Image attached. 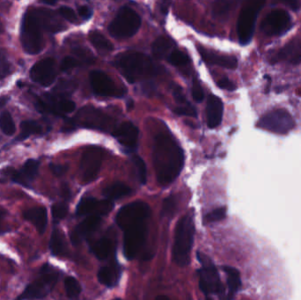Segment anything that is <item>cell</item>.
Segmentation results:
<instances>
[{"instance_id": "obj_43", "label": "cell", "mask_w": 301, "mask_h": 300, "mask_svg": "<svg viewBox=\"0 0 301 300\" xmlns=\"http://www.w3.org/2000/svg\"><path fill=\"white\" fill-rule=\"evenodd\" d=\"M57 107H58V111H59L61 117H62V116H64V114L72 112L75 110L76 105L71 99L62 98V99H59Z\"/></svg>"}, {"instance_id": "obj_15", "label": "cell", "mask_w": 301, "mask_h": 300, "mask_svg": "<svg viewBox=\"0 0 301 300\" xmlns=\"http://www.w3.org/2000/svg\"><path fill=\"white\" fill-rule=\"evenodd\" d=\"M90 83L93 92L103 97H121L124 94L122 89L118 88L110 76L102 71H93L90 74Z\"/></svg>"}, {"instance_id": "obj_54", "label": "cell", "mask_w": 301, "mask_h": 300, "mask_svg": "<svg viewBox=\"0 0 301 300\" xmlns=\"http://www.w3.org/2000/svg\"><path fill=\"white\" fill-rule=\"evenodd\" d=\"M8 98H7V97H3V98H1V99H0V107L4 106L5 104L8 103Z\"/></svg>"}, {"instance_id": "obj_8", "label": "cell", "mask_w": 301, "mask_h": 300, "mask_svg": "<svg viewBox=\"0 0 301 300\" xmlns=\"http://www.w3.org/2000/svg\"><path fill=\"white\" fill-rule=\"evenodd\" d=\"M58 279V272L50 265L45 264L36 281L30 283L16 300L39 299L46 296L53 289Z\"/></svg>"}, {"instance_id": "obj_51", "label": "cell", "mask_w": 301, "mask_h": 300, "mask_svg": "<svg viewBox=\"0 0 301 300\" xmlns=\"http://www.w3.org/2000/svg\"><path fill=\"white\" fill-rule=\"evenodd\" d=\"M78 15L83 20L86 21L92 17V10L89 7H86V6L80 7V8H78Z\"/></svg>"}, {"instance_id": "obj_25", "label": "cell", "mask_w": 301, "mask_h": 300, "mask_svg": "<svg viewBox=\"0 0 301 300\" xmlns=\"http://www.w3.org/2000/svg\"><path fill=\"white\" fill-rule=\"evenodd\" d=\"M24 219L36 226L40 234H43L48 223V213L44 207H36L27 210L23 213Z\"/></svg>"}, {"instance_id": "obj_37", "label": "cell", "mask_w": 301, "mask_h": 300, "mask_svg": "<svg viewBox=\"0 0 301 300\" xmlns=\"http://www.w3.org/2000/svg\"><path fill=\"white\" fill-rule=\"evenodd\" d=\"M13 71V67L5 50H0V79L7 78Z\"/></svg>"}, {"instance_id": "obj_20", "label": "cell", "mask_w": 301, "mask_h": 300, "mask_svg": "<svg viewBox=\"0 0 301 300\" xmlns=\"http://www.w3.org/2000/svg\"><path fill=\"white\" fill-rule=\"evenodd\" d=\"M101 223L102 219L99 216H88L85 220L76 226L71 233V240L72 244L78 245L81 243L82 240L99 228Z\"/></svg>"}, {"instance_id": "obj_39", "label": "cell", "mask_w": 301, "mask_h": 300, "mask_svg": "<svg viewBox=\"0 0 301 300\" xmlns=\"http://www.w3.org/2000/svg\"><path fill=\"white\" fill-rule=\"evenodd\" d=\"M176 198L174 195H170L166 198L162 205V212L161 214L165 217H171L174 214L176 210Z\"/></svg>"}, {"instance_id": "obj_5", "label": "cell", "mask_w": 301, "mask_h": 300, "mask_svg": "<svg viewBox=\"0 0 301 300\" xmlns=\"http://www.w3.org/2000/svg\"><path fill=\"white\" fill-rule=\"evenodd\" d=\"M197 259L202 264L198 269L199 287L206 294H218L220 298L226 297L225 288L220 281L219 272L215 265L207 255L197 253Z\"/></svg>"}, {"instance_id": "obj_23", "label": "cell", "mask_w": 301, "mask_h": 300, "mask_svg": "<svg viewBox=\"0 0 301 300\" xmlns=\"http://www.w3.org/2000/svg\"><path fill=\"white\" fill-rule=\"evenodd\" d=\"M199 53L202 56L203 60L211 64H216L221 67L227 68L230 70L236 69L238 66V60L234 56L221 55L213 51L199 48Z\"/></svg>"}, {"instance_id": "obj_9", "label": "cell", "mask_w": 301, "mask_h": 300, "mask_svg": "<svg viewBox=\"0 0 301 300\" xmlns=\"http://www.w3.org/2000/svg\"><path fill=\"white\" fill-rule=\"evenodd\" d=\"M151 215V209L144 202H133L121 208L117 213L116 222L121 230H126L147 224Z\"/></svg>"}, {"instance_id": "obj_47", "label": "cell", "mask_w": 301, "mask_h": 300, "mask_svg": "<svg viewBox=\"0 0 301 300\" xmlns=\"http://www.w3.org/2000/svg\"><path fill=\"white\" fill-rule=\"evenodd\" d=\"M191 95L196 103H201L205 98V93L198 82L195 80L192 84Z\"/></svg>"}, {"instance_id": "obj_27", "label": "cell", "mask_w": 301, "mask_h": 300, "mask_svg": "<svg viewBox=\"0 0 301 300\" xmlns=\"http://www.w3.org/2000/svg\"><path fill=\"white\" fill-rule=\"evenodd\" d=\"M174 43L167 36H160L153 44V54L157 59H163L169 56L171 50L174 49Z\"/></svg>"}, {"instance_id": "obj_29", "label": "cell", "mask_w": 301, "mask_h": 300, "mask_svg": "<svg viewBox=\"0 0 301 300\" xmlns=\"http://www.w3.org/2000/svg\"><path fill=\"white\" fill-rule=\"evenodd\" d=\"M89 40L92 46L95 48L97 51L101 54L110 53L113 51L114 45L103 36L102 33L98 31H92L89 35Z\"/></svg>"}, {"instance_id": "obj_30", "label": "cell", "mask_w": 301, "mask_h": 300, "mask_svg": "<svg viewBox=\"0 0 301 300\" xmlns=\"http://www.w3.org/2000/svg\"><path fill=\"white\" fill-rule=\"evenodd\" d=\"M50 248L54 255L61 256L66 253V241L60 230L54 229L50 241Z\"/></svg>"}, {"instance_id": "obj_22", "label": "cell", "mask_w": 301, "mask_h": 300, "mask_svg": "<svg viewBox=\"0 0 301 300\" xmlns=\"http://www.w3.org/2000/svg\"><path fill=\"white\" fill-rule=\"evenodd\" d=\"M224 106L222 101L215 95H211L207 102L206 117L207 124L211 129L217 128L222 122Z\"/></svg>"}, {"instance_id": "obj_1", "label": "cell", "mask_w": 301, "mask_h": 300, "mask_svg": "<svg viewBox=\"0 0 301 300\" xmlns=\"http://www.w3.org/2000/svg\"><path fill=\"white\" fill-rule=\"evenodd\" d=\"M153 164L157 180L162 186L172 183L181 173L184 165V154L171 135H157L153 145Z\"/></svg>"}, {"instance_id": "obj_58", "label": "cell", "mask_w": 301, "mask_h": 300, "mask_svg": "<svg viewBox=\"0 0 301 300\" xmlns=\"http://www.w3.org/2000/svg\"><path fill=\"white\" fill-rule=\"evenodd\" d=\"M206 300H212V298H211V297H206Z\"/></svg>"}, {"instance_id": "obj_17", "label": "cell", "mask_w": 301, "mask_h": 300, "mask_svg": "<svg viewBox=\"0 0 301 300\" xmlns=\"http://www.w3.org/2000/svg\"><path fill=\"white\" fill-rule=\"evenodd\" d=\"M114 208L113 202L110 200L99 201L95 198H83L77 206V215L104 216L110 213Z\"/></svg>"}, {"instance_id": "obj_57", "label": "cell", "mask_w": 301, "mask_h": 300, "mask_svg": "<svg viewBox=\"0 0 301 300\" xmlns=\"http://www.w3.org/2000/svg\"><path fill=\"white\" fill-rule=\"evenodd\" d=\"M3 31V25H2V23L0 22V33Z\"/></svg>"}, {"instance_id": "obj_34", "label": "cell", "mask_w": 301, "mask_h": 300, "mask_svg": "<svg viewBox=\"0 0 301 300\" xmlns=\"http://www.w3.org/2000/svg\"><path fill=\"white\" fill-rule=\"evenodd\" d=\"M0 129L4 134L8 136H12L15 133L16 128L15 122L13 120L11 114L8 111H4L0 115Z\"/></svg>"}, {"instance_id": "obj_10", "label": "cell", "mask_w": 301, "mask_h": 300, "mask_svg": "<svg viewBox=\"0 0 301 300\" xmlns=\"http://www.w3.org/2000/svg\"><path fill=\"white\" fill-rule=\"evenodd\" d=\"M257 127L276 134L284 135L293 130L295 122L287 110L277 109L262 116Z\"/></svg>"}, {"instance_id": "obj_41", "label": "cell", "mask_w": 301, "mask_h": 300, "mask_svg": "<svg viewBox=\"0 0 301 300\" xmlns=\"http://www.w3.org/2000/svg\"><path fill=\"white\" fill-rule=\"evenodd\" d=\"M52 217L56 221L64 219L68 213V205L64 203H57L51 208Z\"/></svg>"}, {"instance_id": "obj_60", "label": "cell", "mask_w": 301, "mask_h": 300, "mask_svg": "<svg viewBox=\"0 0 301 300\" xmlns=\"http://www.w3.org/2000/svg\"><path fill=\"white\" fill-rule=\"evenodd\" d=\"M113 300H121V299H119V298H117V299H113Z\"/></svg>"}, {"instance_id": "obj_26", "label": "cell", "mask_w": 301, "mask_h": 300, "mask_svg": "<svg viewBox=\"0 0 301 300\" xmlns=\"http://www.w3.org/2000/svg\"><path fill=\"white\" fill-rule=\"evenodd\" d=\"M223 269L227 275V286H228V292L226 296V298L227 300H232L239 289L241 288V274L238 269L229 266H225L223 267Z\"/></svg>"}, {"instance_id": "obj_59", "label": "cell", "mask_w": 301, "mask_h": 300, "mask_svg": "<svg viewBox=\"0 0 301 300\" xmlns=\"http://www.w3.org/2000/svg\"><path fill=\"white\" fill-rule=\"evenodd\" d=\"M1 217H2V214H1V213H0V219H1Z\"/></svg>"}, {"instance_id": "obj_3", "label": "cell", "mask_w": 301, "mask_h": 300, "mask_svg": "<svg viewBox=\"0 0 301 300\" xmlns=\"http://www.w3.org/2000/svg\"><path fill=\"white\" fill-rule=\"evenodd\" d=\"M195 235V222L191 214L183 216L177 223L174 234L173 258L176 264L184 267L189 263V256Z\"/></svg>"}, {"instance_id": "obj_44", "label": "cell", "mask_w": 301, "mask_h": 300, "mask_svg": "<svg viewBox=\"0 0 301 300\" xmlns=\"http://www.w3.org/2000/svg\"><path fill=\"white\" fill-rule=\"evenodd\" d=\"M174 113L177 114L179 116H185V117H196V110L189 103L182 105V106H178L174 110Z\"/></svg>"}, {"instance_id": "obj_45", "label": "cell", "mask_w": 301, "mask_h": 300, "mask_svg": "<svg viewBox=\"0 0 301 300\" xmlns=\"http://www.w3.org/2000/svg\"><path fill=\"white\" fill-rule=\"evenodd\" d=\"M59 15L61 17H63L64 20H66L68 22H71V23H75V22L78 21L77 19V15L75 14V12L71 9V8H68V7H62L59 8Z\"/></svg>"}, {"instance_id": "obj_42", "label": "cell", "mask_w": 301, "mask_h": 300, "mask_svg": "<svg viewBox=\"0 0 301 300\" xmlns=\"http://www.w3.org/2000/svg\"><path fill=\"white\" fill-rule=\"evenodd\" d=\"M75 89V84L73 82L64 80L58 83L57 87L55 88V91L57 93V95L65 96L69 95L70 93L73 92Z\"/></svg>"}, {"instance_id": "obj_19", "label": "cell", "mask_w": 301, "mask_h": 300, "mask_svg": "<svg viewBox=\"0 0 301 300\" xmlns=\"http://www.w3.org/2000/svg\"><path fill=\"white\" fill-rule=\"evenodd\" d=\"M112 135L117 138V141L121 145L128 149L135 148L138 143V128L129 122H125L119 126H117L115 131L112 132Z\"/></svg>"}, {"instance_id": "obj_11", "label": "cell", "mask_w": 301, "mask_h": 300, "mask_svg": "<svg viewBox=\"0 0 301 300\" xmlns=\"http://www.w3.org/2000/svg\"><path fill=\"white\" fill-rule=\"evenodd\" d=\"M263 6L264 2L256 1L245 7L241 12L238 20L237 31L240 43L242 45L250 43L253 38L257 15Z\"/></svg>"}, {"instance_id": "obj_2", "label": "cell", "mask_w": 301, "mask_h": 300, "mask_svg": "<svg viewBox=\"0 0 301 300\" xmlns=\"http://www.w3.org/2000/svg\"><path fill=\"white\" fill-rule=\"evenodd\" d=\"M117 66L128 81L135 83L156 74L158 69L150 57L138 52H124L117 57Z\"/></svg>"}, {"instance_id": "obj_13", "label": "cell", "mask_w": 301, "mask_h": 300, "mask_svg": "<svg viewBox=\"0 0 301 300\" xmlns=\"http://www.w3.org/2000/svg\"><path fill=\"white\" fill-rule=\"evenodd\" d=\"M291 19L283 9H275L263 19L261 24L262 32L268 36H282L290 29Z\"/></svg>"}, {"instance_id": "obj_55", "label": "cell", "mask_w": 301, "mask_h": 300, "mask_svg": "<svg viewBox=\"0 0 301 300\" xmlns=\"http://www.w3.org/2000/svg\"><path fill=\"white\" fill-rule=\"evenodd\" d=\"M154 300H173V299H171V298H169V297H168V296H157L156 298H155V299H154Z\"/></svg>"}, {"instance_id": "obj_49", "label": "cell", "mask_w": 301, "mask_h": 300, "mask_svg": "<svg viewBox=\"0 0 301 300\" xmlns=\"http://www.w3.org/2000/svg\"><path fill=\"white\" fill-rule=\"evenodd\" d=\"M218 85H219V87H220V88L227 90V91H230V92H233L235 89L237 88L236 85L234 84V82L230 80L228 78H221L218 82Z\"/></svg>"}, {"instance_id": "obj_46", "label": "cell", "mask_w": 301, "mask_h": 300, "mask_svg": "<svg viewBox=\"0 0 301 300\" xmlns=\"http://www.w3.org/2000/svg\"><path fill=\"white\" fill-rule=\"evenodd\" d=\"M80 64H81V62L78 61L75 57H64V60L62 61V64H61V70L62 71H68V70H71L72 68L78 67Z\"/></svg>"}, {"instance_id": "obj_24", "label": "cell", "mask_w": 301, "mask_h": 300, "mask_svg": "<svg viewBox=\"0 0 301 300\" xmlns=\"http://www.w3.org/2000/svg\"><path fill=\"white\" fill-rule=\"evenodd\" d=\"M276 57L279 60L286 61L289 64H301V40L290 41L280 50Z\"/></svg>"}, {"instance_id": "obj_14", "label": "cell", "mask_w": 301, "mask_h": 300, "mask_svg": "<svg viewBox=\"0 0 301 300\" xmlns=\"http://www.w3.org/2000/svg\"><path fill=\"white\" fill-rule=\"evenodd\" d=\"M147 236V224L124 231V252L128 260L134 259L144 246Z\"/></svg>"}, {"instance_id": "obj_7", "label": "cell", "mask_w": 301, "mask_h": 300, "mask_svg": "<svg viewBox=\"0 0 301 300\" xmlns=\"http://www.w3.org/2000/svg\"><path fill=\"white\" fill-rule=\"evenodd\" d=\"M141 26L139 15L128 7L121 8L109 27L110 35L117 39H125L134 36Z\"/></svg>"}, {"instance_id": "obj_40", "label": "cell", "mask_w": 301, "mask_h": 300, "mask_svg": "<svg viewBox=\"0 0 301 300\" xmlns=\"http://www.w3.org/2000/svg\"><path fill=\"white\" fill-rule=\"evenodd\" d=\"M226 216H227V209L226 207H220L208 213L205 218V222L210 224V223L221 221L226 218Z\"/></svg>"}, {"instance_id": "obj_52", "label": "cell", "mask_w": 301, "mask_h": 300, "mask_svg": "<svg viewBox=\"0 0 301 300\" xmlns=\"http://www.w3.org/2000/svg\"><path fill=\"white\" fill-rule=\"evenodd\" d=\"M174 99L176 101V103L179 104V106H182V105H185V104H188V103L187 102L186 98H185V96L183 95L181 88H178L177 87V88L174 89Z\"/></svg>"}, {"instance_id": "obj_18", "label": "cell", "mask_w": 301, "mask_h": 300, "mask_svg": "<svg viewBox=\"0 0 301 300\" xmlns=\"http://www.w3.org/2000/svg\"><path fill=\"white\" fill-rule=\"evenodd\" d=\"M33 12L43 30H46L50 33H57L63 31L66 28L58 15L54 11L37 8L34 9Z\"/></svg>"}, {"instance_id": "obj_48", "label": "cell", "mask_w": 301, "mask_h": 300, "mask_svg": "<svg viewBox=\"0 0 301 300\" xmlns=\"http://www.w3.org/2000/svg\"><path fill=\"white\" fill-rule=\"evenodd\" d=\"M75 55L77 57H79L82 61H84L85 63H92L93 62V57L92 54L84 48H77L73 50Z\"/></svg>"}, {"instance_id": "obj_50", "label": "cell", "mask_w": 301, "mask_h": 300, "mask_svg": "<svg viewBox=\"0 0 301 300\" xmlns=\"http://www.w3.org/2000/svg\"><path fill=\"white\" fill-rule=\"evenodd\" d=\"M50 170L56 176H62L67 172L68 166L65 165H56V164H50Z\"/></svg>"}, {"instance_id": "obj_33", "label": "cell", "mask_w": 301, "mask_h": 300, "mask_svg": "<svg viewBox=\"0 0 301 300\" xmlns=\"http://www.w3.org/2000/svg\"><path fill=\"white\" fill-rule=\"evenodd\" d=\"M22 132L19 137V140H24L32 134H40L43 131V128L35 121H24L21 124Z\"/></svg>"}, {"instance_id": "obj_32", "label": "cell", "mask_w": 301, "mask_h": 300, "mask_svg": "<svg viewBox=\"0 0 301 300\" xmlns=\"http://www.w3.org/2000/svg\"><path fill=\"white\" fill-rule=\"evenodd\" d=\"M91 248L96 257L99 260H105L113 249V243L110 239L103 238L97 240L95 243L92 244Z\"/></svg>"}, {"instance_id": "obj_36", "label": "cell", "mask_w": 301, "mask_h": 300, "mask_svg": "<svg viewBox=\"0 0 301 300\" xmlns=\"http://www.w3.org/2000/svg\"><path fill=\"white\" fill-rule=\"evenodd\" d=\"M168 62L175 66H184L189 63V58L181 50H174L168 56Z\"/></svg>"}, {"instance_id": "obj_31", "label": "cell", "mask_w": 301, "mask_h": 300, "mask_svg": "<svg viewBox=\"0 0 301 300\" xmlns=\"http://www.w3.org/2000/svg\"><path fill=\"white\" fill-rule=\"evenodd\" d=\"M119 278V270L117 269L116 265L103 267L98 272V279L99 282L108 287H112L117 283Z\"/></svg>"}, {"instance_id": "obj_4", "label": "cell", "mask_w": 301, "mask_h": 300, "mask_svg": "<svg viewBox=\"0 0 301 300\" xmlns=\"http://www.w3.org/2000/svg\"><path fill=\"white\" fill-rule=\"evenodd\" d=\"M21 42L24 50L30 55H36L43 50V29L33 10L27 12L23 17Z\"/></svg>"}, {"instance_id": "obj_6", "label": "cell", "mask_w": 301, "mask_h": 300, "mask_svg": "<svg viewBox=\"0 0 301 300\" xmlns=\"http://www.w3.org/2000/svg\"><path fill=\"white\" fill-rule=\"evenodd\" d=\"M72 120L76 126H81L103 132L110 131L112 133L117 128L116 122L112 117L92 106L82 108Z\"/></svg>"}, {"instance_id": "obj_35", "label": "cell", "mask_w": 301, "mask_h": 300, "mask_svg": "<svg viewBox=\"0 0 301 300\" xmlns=\"http://www.w3.org/2000/svg\"><path fill=\"white\" fill-rule=\"evenodd\" d=\"M64 286L68 297L70 298L77 297L81 292V286L78 280L72 276H68L67 278L65 279Z\"/></svg>"}, {"instance_id": "obj_12", "label": "cell", "mask_w": 301, "mask_h": 300, "mask_svg": "<svg viewBox=\"0 0 301 300\" xmlns=\"http://www.w3.org/2000/svg\"><path fill=\"white\" fill-rule=\"evenodd\" d=\"M103 149L90 146L85 149L80 160V177L84 183H90L95 180L103 164Z\"/></svg>"}, {"instance_id": "obj_28", "label": "cell", "mask_w": 301, "mask_h": 300, "mask_svg": "<svg viewBox=\"0 0 301 300\" xmlns=\"http://www.w3.org/2000/svg\"><path fill=\"white\" fill-rule=\"evenodd\" d=\"M131 193V187L127 186L126 184L122 183V182H116L110 186L105 187L103 189V194L105 197L113 202L114 200H117L120 198L124 197L126 195Z\"/></svg>"}, {"instance_id": "obj_16", "label": "cell", "mask_w": 301, "mask_h": 300, "mask_svg": "<svg viewBox=\"0 0 301 300\" xmlns=\"http://www.w3.org/2000/svg\"><path fill=\"white\" fill-rule=\"evenodd\" d=\"M56 76V62L53 58H45L39 61L30 70V78L33 81L43 86L52 85Z\"/></svg>"}, {"instance_id": "obj_53", "label": "cell", "mask_w": 301, "mask_h": 300, "mask_svg": "<svg viewBox=\"0 0 301 300\" xmlns=\"http://www.w3.org/2000/svg\"><path fill=\"white\" fill-rule=\"evenodd\" d=\"M62 195L64 196V199H69L71 196V191L69 189L67 185H64L62 187Z\"/></svg>"}, {"instance_id": "obj_21", "label": "cell", "mask_w": 301, "mask_h": 300, "mask_svg": "<svg viewBox=\"0 0 301 300\" xmlns=\"http://www.w3.org/2000/svg\"><path fill=\"white\" fill-rule=\"evenodd\" d=\"M39 165V162L37 160L29 159L28 161H26L24 166H22L21 171H16L14 168L10 174V177L16 183L29 187V184L36 179V175L38 173Z\"/></svg>"}, {"instance_id": "obj_56", "label": "cell", "mask_w": 301, "mask_h": 300, "mask_svg": "<svg viewBox=\"0 0 301 300\" xmlns=\"http://www.w3.org/2000/svg\"><path fill=\"white\" fill-rule=\"evenodd\" d=\"M43 4L49 5V6H54L56 5V1H43Z\"/></svg>"}, {"instance_id": "obj_38", "label": "cell", "mask_w": 301, "mask_h": 300, "mask_svg": "<svg viewBox=\"0 0 301 300\" xmlns=\"http://www.w3.org/2000/svg\"><path fill=\"white\" fill-rule=\"evenodd\" d=\"M132 160H133V164L137 169L138 180L141 182V184H145L147 176H146V166H145L144 160L138 156H134Z\"/></svg>"}]
</instances>
